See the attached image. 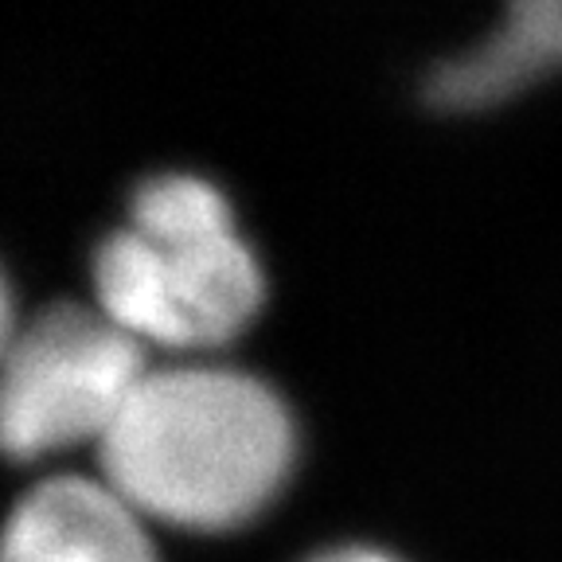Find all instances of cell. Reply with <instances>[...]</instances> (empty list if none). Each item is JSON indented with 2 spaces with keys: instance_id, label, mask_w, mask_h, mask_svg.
I'll use <instances>...</instances> for the list:
<instances>
[{
  "instance_id": "277c9868",
  "label": "cell",
  "mask_w": 562,
  "mask_h": 562,
  "mask_svg": "<svg viewBox=\"0 0 562 562\" xmlns=\"http://www.w3.org/2000/svg\"><path fill=\"white\" fill-rule=\"evenodd\" d=\"M0 562H157V551L110 481L52 476L12 508Z\"/></svg>"
},
{
  "instance_id": "8992f818",
  "label": "cell",
  "mask_w": 562,
  "mask_h": 562,
  "mask_svg": "<svg viewBox=\"0 0 562 562\" xmlns=\"http://www.w3.org/2000/svg\"><path fill=\"white\" fill-rule=\"evenodd\" d=\"M308 562H398V559L375 551V547H336V551L313 554Z\"/></svg>"
},
{
  "instance_id": "5b68a950",
  "label": "cell",
  "mask_w": 562,
  "mask_h": 562,
  "mask_svg": "<svg viewBox=\"0 0 562 562\" xmlns=\"http://www.w3.org/2000/svg\"><path fill=\"white\" fill-rule=\"evenodd\" d=\"M562 70V0H504L481 44L438 63L426 94L441 110H484Z\"/></svg>"
},
{
  "instance_id": "7a4b0ae2",
  "label": "cell",
  "mask_w": 562,
  "mask_h": 562,
  "mask_svg": "<svg viewBox=\"0 0 562 562\" xmlns=\"http://www.w3.org/2000/svg\"><path fill=\"white\" fill-rule=\"evenodd\" d=\"M94 297L145 348L200 351L250 328L266 278L227 195L165 172L133 192L130 220L98 246Z\"/></svg>"
},
{
  "instance_id": "3957f363",
  "label": "cell",
  "mask_w": 562,
  "mask_h": 562,
  "mask_svg": "<svg viewBox=\"0 0 562 562\" xmlns=\"http://www.w3.org/2000/svg\"><path fill=\"white\" fill-rule=\"evenodd\" d=\"M145 375V344L102 308H44L24 333H9L4 348V449L35 461L82 441L102 446Z\"/></svg>"
},
{
  "instance_id": "6da1fadb",
  "label": "cell",
  "mask_w": 562,
  "mask_h": 562,
  "mask_svg": "<svg viewBox=\"0 0 562 562\" xmlns=\"http://www.w3.org/2000/svg\"><path fill=\"white\" fill-rule=\"evenodd\" d=\"M293 418L262 379L235 368H160L105 434L102 481L145 519L231 531L278 496L293 469Z\"/></svg>"
}]
</instances>
